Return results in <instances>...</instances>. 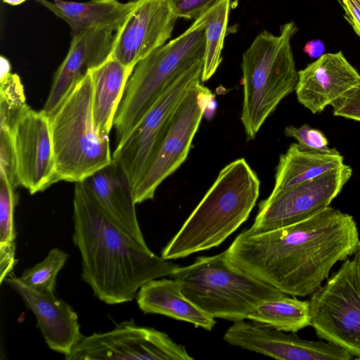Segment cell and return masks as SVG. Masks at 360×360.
Wrapping results in <instances>:
<instances>
[{
    "instance_id": "cell-32",
    "label": "cell",
    "mask_w": 360,
    "mask_h": 360,
    "mask_svg": "<svg viewBox=\"0 0 360 360\" xmlns=\"http://www.w3.org/2000/svg\"><path fill=\"white\" fill-rule=\"evenodd\" d=\"M178 18H198L218 0H169Z\"/></svg>"
},
{
    "instance_id": "cell-4",
    "label": "cell",
    "mask_w": 360,
    "mask_h": 360,
    "mask_svg": "<svg viewBox=\"0 0 360 360\" xmlns=\"http://www.w3.org/2000/svg\"><path fill=\"white\" fill-rule=\"evenodd\" d=\"M298 28L294 21L282 25L280 34L264 30L243 53L240 120L248 141L255 138L266 120L298 81L291 39Z\"/></svg>"
},
{
    "instance_id": "cell-33",
    "label": "cell",
    "mask_w": 360,
    "mask_h": 360,
    "mask_svg": "<svg viewBox=\"0 0 360 360\" xmlns=\"http://www.w3.org/2000/svg\"><path fill=\"white\" fill-rule=\"evenodd\" d=\"M15 243L0 244V283L10 275L15 265Z\"/></svg>"
},
{
    "instance_id": "cell-13",
    "label": "cell",
    "mask_w": 360,
    "mask_h": 360,
    "mask_svg": "<svg viewBox=\"0 0 360 360\" xmlns=\"http://www.w3.org/2000/svg\"><path fill=\"white\" fill-rule=\"evenodd\" d=\"M19 186L33 195L57 183L50 117L42 109H30L12 131Z\"/></svg>"
},
{
    "instance_id": "cell-7",
    "label": "cell",
    "mask_w": 360,
    "mask_h": 360,
    "mask_svg": "<svg viewBox=\"0 0 360 360\" xmlns=\"http://www.w3.org/2000/svg\"><path fill=\"white\" fill-rule=\"evenodd\" d=\"M89 71L49 116L57 181L81 182L112 161L109 136L96 130Z\"/></svg>"
},
{
    "instance_id": "cell-10",
    "label": "cell",
    "mask_w": 360,
    "mask_h": 360,
    "mask_svg": "<svg viewBox=\"0 0 360 360\" xmlns=\"http://www.w3.org/2000/svg\"><path fill=\"white\" fill-rule=\"evenodd\" d=\"M202 68L203 60L174 78L141 121L116 145L112 160L124 169L133 189L156 152L176 108L188 90L201 81Z\"/></svg>"
},
{
    "instance_id": "cell-8",
    "label": "cell",
    "mask_w": 360,
    "mask_h": 360,
    "mask_svg": "<svg viewBox=\"0 0 360 360\" xmlns=\"http://www.w3.org/2000/svg\"><path fill=\"white\" fill-rule=\"evenodd\" d=\"M317 336L360 359V257L354 253L309 300Z\"/></svg>"
},
{
    "instance_id": "cell-19",
    "label": "cell",
    "mask_w": 360,
    "mask_h": 360,
    "mask_svg": "<svg viewBox=\"0 0 360 360\" xmlns=\"http://www.w3.org/2000/svg\"><path fill=\"white\" fill-rule=\"evenodd\" d=\"M81 182L88 195L110 220L147 246L138 222L133 186L117 162L112 160Z\"/></svg>"
},
{
    "instance_id": "cell-14",
    "label": "cell",
    "mask_w": 360,
    "mask_h": 360,
    "mask_svg": "<svg viewBox=\"0 0 360 360\" xmlns=\"http://www.w3.org/2000/svg\"><path fill=\"white\" fill-rule=\"evenodd\" d=\"M177 19L169 0H134L131 11L115 32L110 56L134 69L166 44Z\"/></svg>"
},
{
    "instance_id": "cell-2",
    "label": "cell",
    "mask_w": 360,
    "mask_h": 360,
    "mask_svg": "<svg viewBox=\"0 0 360 360\" xmlns=\"http://www.w3.org/2000/svg\"><path fill=\"white\" fill-rule=\"evenodd\" d=\"M74 244L82 257L83 280L108 304L133 300L149 281L172 276L177 264L153 253L115 224L75 183Z\"/></svg>"
},
{
    "instance_id": "cell-5",
    "label": "cell",
    "mask_w": 360,
    "mask_h": 360,
    "mask_svg": "<svg viewBox=\"0 0 360 360\" xmlns=\"http://www.w3.org/2000/svg\"><path fill=\"white\" fill-rule=\"evenodd\" d=\"M184 295L209 316L236 322L260 303L288 295L233 264L226 251L196 258L171 276Z\"/></svg>"
},
{
    "instance_id": "cell-26",
    "label": "cell",
    "mask_w": 360,
    "mask_h": 360,
    "mask_svg": "<svg viewBox=\"0 0 360 360\" xmlns=\"http://www.w3.org/2000/svg\"><path fill=\"white\" fill-rule=\"evenodd\" d=\"M25 98L24 86L17 74L10 72L0 78V129L12 131L30 109Z\"/></svg>"
},
{
    "instance_id": "cell-6",
    "label": "cell",
    "mask_w": 360,
    "mask_h": 360,
    "mask_svg": "<svg viewBox=\"0 0 360 360\" xmlns=\"http://www.w3.org/2000/svg\"><path fill=\"white\" fill-rule=\"evenodd\" d=\"M205 19L206 11L179 36L136 64L115 116L116 144L127 137L174 78L203 60Z\"/></svg>"
},
{
    "instance_id": "cell-24",
    "label": "cell",
    "mask_w": 360,
    "mask_h": 360,
    "mask_svg": "<svg viewBox=\"0 0 360 360\" xmlns=\"http://www.w3.org/2000/svg\"><path fill=\"white\" fill-rule=\"evenodd\" d=\"M247 319L284 332L296 333L311 326L309 302L288 295L266 300L258 304Z\"/></svg>"
},
{
    "instance_id": "cell-23",
    "label": "cell",
    "mask_w": 360,
    "mask_h": 360,
    "mask_svg": "<svg viewBox=\"0 0 360 360\" xmlns=\"http://www.w3.org/2000/svg\"><path fill=\"white\" fill-rule=\"evenodd\" d=\"M342 165L344 157L338 150L323 152L293 143L280 155L271 193L286 191Z\"/></svg>"
},
{
    "instance_id": "cell-36",
    "label": "cell",
    "mask_w": 360,
    "mask_h": 360,
    "mask_svg": "<svg viewBox=\"0 0 360 360\" xmlns=\"http://www.w3.org/2000/svg\"><path fill=\"white\" fill-rule=\"evenodd\" d=\"M0 66H1V72H0V78L3 77L10 72H11V65L9 60L4 56H1L0 57Z\"/></svg>"
},
{
    "instance_id": "cell-27",
    "label": "cell",
    "mask_w": 360,
    "mask_h": 360,
    "mask_svg": "<svg viewBox=\"0 0 360 360\" xmlns=\"http://www.w3.org/2000/svg\"><path fill=\"white\" fill-rule=\"evenodd\" d=\"M68 257V254L63 250L53 248L41 262L26 269L18 278L22 283L34 290L44 293L54 292L58 274Z\"/></svg>"
},
{
    "instance_id": "cell-16",
    "label": "cell",
    "mask_w": 360,
    "mask_h": 360,
    "mask_svg": "<svg viewBox=\"0 0 360 360\" xmlns=\"http://www.w3.org/2000/svg\"><path fill=\"white\" fill-rule=\"evenodd\" d=\"M115 31L96 27L72 37L66 57L55 72L43 110L51 116L76 84L110 56Z\"/></svg>"
},
{
    "instance_id": "cell-25",
    "label": "cell",
    "mask_w": 360,
    "mask_h": 360,
    "mask_svg": "<svg viewBox=\"0 0 360 360\" xmlns=\"http://www.w3.org/2000/svg\"><path fill=\"white\" fill-rule=\"evenodd\" d=\"M231 0H218L206 11L205 52L201 82L210 79L222 62Z\"/></svg>"
},
{
    "instance_id": "cell-3",
    "label": "cell",
    "mask_w": 360,
    "mask_h": 360,
    "mask_svg": "<svg viewBox=\"0 0 360 360\" xmlns=\"http://www.w3.org/2000/svg\"><path fill=\"white\" fill-rule=\"evenodd\" d=\"M259 189L260 181L244 158L226 165L161 257L175 259L219 245L248 219Z\"/></svg>"
},
{
    "instance_id": "cell-22",
    "label": "cell",
    "mask_w": 360,
    "mask_h": 360,
    "mask_svg": "<svg viewBox=\"0 0 360 360\" xmlns=\"http://www.w3.org/2000/svg\"><path fill=\"white\" fill-rule=\"evenodd\" d=\"M133 68L110 57L89 70L93 84L92 116L96 131L109 136L115 116Z\"/></svg>"
},
{
    "instance_id": "cell-9",
    "label": "cell",
    "mask_w": 360,
    "mask_h": 360,
    "mask_svg": "<svg viewBox=\"0 0 360 360\" xmlns=\"http://www.w3.org/2000/svg\"><path fill=\"white\" fill-rule=\"evenodd\" d=\"M213 98L211 91L201 81L188 90L174 111L156 152L134 186L136 204L153 200L160 184L184 162Z\"/></svg>"
},
{
    "instance_id": "cell-21",
    "label": "cell",
    "mask_w": 360,
    "mask_h": 360,
    "mask_svg": "<svg viewBox=\"0 0 360 360\" xmlns=\"http://www.w3.org/2000/svg\"><path fill=\"white\" fill-rule=\"evenodd\" d=\"M34 1L63 20L70 28L72 37L96 27H105L116 32L134 6V0L125 3L118 0Z\"/></svg>"
},
{
    "instance_id": "cell-18",
    "label": "cell",
    "mask_w": 360,
    "mask_h": 360,
    "mask_svg": "<svg viewBox=\"0 0 360 360\" xmlns=\"http://www.w3.org/2000/svg\"><path fill=\"white\" fill-rule=\"evenodd\" d=\"M4 282L20 296L35 316L37 327L49 347L65 356L70 354L84 338L78 316L72 308L54 292L34 290L13 274L7 276Z\"/></svg>"
},
{
    "instance_id": "cell-35",
    "label": "cell",
    "mask_w": 360,
    "mask_h": 360,
    "mask_svg": "<svg viewBox=\"0 0 360 360\" xmlns=\"http://www.w3.org/2000/svg\"><path fill=\"white\" fill-rule=\"evenodd\" d=\"M325 46L319 39L309 41L304 46L303 51L311 58H319L323 54Z\"/></svg>"
},
{
    "instance_id": "cell-30",
    "label": "cell",
    "mask_w": 360,
    "mask_h": 360,
    "mask_svg": "<svg viewBox=\"0 0 360 360\" xmlns=\"http://www.w3.org/2000/svg\"><path fill=\"white\" fill-rule=\"evenodd\" d=\"M0 177L16 188L19 185L15 172V155L11 131L0 129Z\"/></svg>"
},
{
    "instance_id": "cell-12",
    "label": "cell",
    "mask_w": 360,
    "mask_h": 360,
    "mask_svg": "<svg viewBox=\"0 0 360 360\" xmlns=\"http://www.w3.org/2000/svg\"><path fill=\"white\" fill-rule=\"evenodd\" d=\"M65 360H191L193 358L166 333L131 319L112 330L84 337Z\"/></svg>"
},
{
    "instance_id": "cell-31",
    "label": "cell",
    "mask_w": 360,
    "mask_h": 360,
    "mask_svg": "<svg viewBox=\"0 0 360 360\" xmlns=\"http://www.w3.org/2000/svg\"><path fill=\"white\" fill-rule=\"evenodd\" d=\"M330 105L334 116L360 122V85L346 92Z\"/></svg>"
},
{
    "instance_id": "cell-34",
    "label": "cell",
    "mask_w": 360,
    "mask_h": 360,
    "mask_svg": "<svg viewBox=\"0 0 360 360\" xmlns=\"http://www.w3.org/2000/svg\"><path fill=\"white\" fill-rule=\"evenodd\" d=\"M345 18L360 37V0H340Z\"/></svg>"
},
{
    "instance_id": "cell-20",
    "label": "cell",
    "mask_w": 360,
    "mask_h": 360,
    "mask_svg": "<svg viewBox=\"0 0 360 360\" xmlns=\"http://www.w3.org/2000/svg\"><path fill=\"white\" fill-rule=\"evenodd\" d=\"M136 302L145 314L164 315L207 330H211L216 324L213 317L184 295L179 283L174 278H156L146 283L138 291Z\"/></svg>"
},
{
    "instance_id": "cell-28",
    "label": "cell",
    "mask_w": 360,
    "mask_h": 360,
    "mask_svg": "<svg viewBox=\"0 0 360 360\" xmlns=\"http://www.w3.org/2000/svg\"><path fill=\"white\" fill-rule=\"evenodd\" d=\"M15 190L7 179L0 177V244L14 243L16 237L14 210L18 197Z\"/></svg>"
},
{
    "instance_id": "cell-11",
    "label": "cell",
    "mask_w": 360,
    "mask_h": 360,
    "mask_svg": "<svg viewBox=\"0 0 360 360\" xmlns=\"http://www.w3.org/2000/svg\"><path fill=\"white\" fill-rule=\"evenodd\" d=\"M352 175V167L344 164L286 191L271 193L259 203L254 223L245 232H266L311 217L330 206Z\"/></svg>"
},
{
    "instance_id": "cell-1",
    "label": "cell",
    "mask_w": 360,
    "mask_h": 360,
    "mask_svg": "<svg viewBox=\"0 0 360 360\" xmlns=\"http://www.w3.org/2000/svg\"><path fill=\"white\" fill-rule=\"evenodd\" d=\"M354 217L328 207L299 222L257 234L241 231L225 250L229 260L292 296L312 295L332 267L355 253Z\"/></svg>"
},
{
    "instance_id": "cell-38",
    "label": "cell",
    "mask_w": 360,
    "mask_h": 360,
    "mask_svg": "<svg viewBox=\"0 0 360 360\" xmlns=\"http://www.w3.org/2000/svg\"><path fill=\"white\" fill-rule=\"evenodd\" d=\"M355 252L357 253L359 255V257H360V240H359V241L358 243L357 249H356Z\"/></svg>"
},
{
    "instance_id": "cell-17",
    "label": "cell",
    "mask_w": 360,
    "mask_h": 360,
    "mask_svg": "<svg viewBox=\"0 0 360 360\" xmlns=\"http://www.w3.org/2000/svg\"><path fill=\"white\" fill-rule=\"evenodd\" d=\"M360 85V74L342 51L324 53L298 71L297 101L313 114Z\"/></svg>"
},
{
    "instance_id": "cell-15",
    "label": "cell",
    "mask_w": 360,
    "mask_h": 360,
    "mask_svg": "<svg viewBox=\"0 0 360 360\" xmlns=\"http://www.w3.org/2000/svg\"><path fill=\"white\" fill-rule=\"evenodd\" d=\"M229 344L276 359L349 360L347 350L330 342L302 339L295 333H285L269 326L244 320L234 322L226 331Z\"/></svg>"
},
{
    "instance_id": "cell-37",
    "label": "cell",
    "mask_w": 360,
    "mask_h": 360,
    "mask_svg": "<svg viewBox=\"0 0 360 360\" xmlns=\"http://www.w3.org/2000/svg\"><path fill=\"white\" fill-rule=\"evenodd\" d=\"M4 3L11 6H18L20 5L27 0H2Z\"/></svg>"
},
{
    "instance_id": "cell-29",
    "label": "cell",
    "mask_w": 360,
    "mask_h": 360,
    "mask_svg": "<svg viewBox=\"0 0 360 360\" xmlns=\"http://www.w3.org/2000/svg\"><path fill=\"white\" fill-rule=\"evenodd\" d=\"M286 136L293 138L302 147L323 152H335L338 150L328 147V141L324 134L307 124L299 127L290 125L284 129Z\"/></svg>"
}]
</instances>
